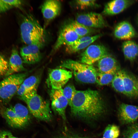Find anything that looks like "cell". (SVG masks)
Listing matches in <instances>:
<instances>
[{"instance_id": "obj_14", "label": "cell", "mask_w": 138, "mask_h": 138, "mask_svg": "<svg viewBox=\"0 0 138 138\" xmlns=\"http://www.w3.org/2000/svg\"><path fill=\"white\" fill-rule=\"evenodd\" d=\"M124 95L131 98H138V79L134 75L122 70Z\"/></svg>"}, {"instance_id": "obj_22", "label": "cell", "mask_w": 138, "mask_h": 138, "mask_svg": "<svg viewBox=\"0 0 138 138\" xmlns=\"http://www.w3.org/2000/svg\"><path fill=\"white\" fill-rule=\"evenodd\" d=\"M3 116L8 124L14 128H21L19 120L13 107L6 108L3 112Z\"/></svg>"}, {"instance_id": "obj_21", "label": "cell", "mask_w": 138, "mask_h": 138, "mask_svg": "<svg viewBox=\"0 0 138 138\" xmlns=\"http://www.w3.org/2000/svg\"><path fill=\"white\" fill-rule=\"evenodd\" d=\"M13 108L17 116L21 128L25 127L30 120L28 109L25 106L20 103L16 104Z\"/></svg>"}, {"instance_id": "obj_9", "label": "cell", "mask_w": 138, "mask_h": 138, "mask_svg": "<svg viewBox=\"0 0 138 138\" xmlns=\"http://www.w3.org/2000/svg\"><path fill=\"white\" fill-rule=\"evenodd\" d=\"M75 20L91 28H102L108 25L101 14L93 12L77 14Z\"/></svg>"}, {"instance_id": "obj_36", "label": "cell", "mask_w": 138, "mask_h": 138, "mask_svg": "<svg viewBox=\"0 0 138 138\" xmlns=\"http://www.w3.org/2000/svg\"><path fill=\"white\" fill-rule=\"evenodd\" d=\"M7 138H19L13 136L12 133L8 131H7Z\"/></svg>"}, {"instance_id": "obj_2", "label": "cell", "mask_w": 138, "mask_h": 138, "mask_svg": "<svg viewBox=\"0 0 138 138\" xmlns=\"http://www.w3.org/2000/svg\"><path fill=\"white\" fill-rule=\"evenodd\" d=\"M20 29L22 41L26 45L34 44L41 48L45 44L46 34L44 30L32 15L23 16Z\"/></svg>"}, {"instance_id": "obj_28", "label": "cell", "mask_w": 138, "mask_h": 138, "mask_svg": "<svg viewBox=\"0 0 138 138\" xmlns=\"http://www.w3.org/2000/svg\"><path fill=\"white\" fill-rule=\"evenodd\" d=\"M123 138H138V123L129 125L123 133Z\"/></svg>"}, {"instance_id": "obj_33", "label": "cell", "mask_w": 138, "mask_h": 138, "mask_svg": "<svg viewBox=\"0 0 138 138\" xmlns=\"http://www.w3.org/2000/svg\"><path fill=\"white\" fill-rule=\"evenodd\" d=\"M11 8L3 0H0V13L5 12Z\"/></svg>"}, {"instance_id": "obj_4", "label": "cell", "mask_w": 138, "mask_h": 138, "mask_svg": "<svg viewBox=\"0 0 138 138\" xmlns=\"http://www.w3.org/2000/svg\"><path fill=\"white\" fill-rule=\"evenodd\" d=\"M24 101L30 112L36 119L47 122L51 120L52 116L49 102L37 93Z\"/></svg>"}, {"instance_id": "obj_13", "label": "cell", "mask_w": 138, "mask_h": 138, "mask_svg": "<svg viewBox=\"0 0 138 138\" xmlns=\"http://www.w3.org/2000/svg\"><path fill=\"white\" fill-rule=\"evenodd\" d=\"M40 48L34 44L26 45L21 47L20 53L23 63L32 64L39 61L41 58Z\"/></svg>"}, {"instance_id": "obj_12", "label": "cell", "mask_w": 138, "mask_h": 138, "mask_svg": "<svg viewBox=\"0 0 138 138\" xmlns=\"http://www.w3.org/2000/svg\"><path fill=\"white\" fill-rule=\"evenodd\" d=\"M118 117L122 124H131L138 118V106L123 103L121 104L118 112Z\"/></svg>"}, {"instance_id": "obj_29", "label": "cell", "mask_w": 138, "mask_h": 138, "mask_svg": "<svg viewBox=\"0 0 138 138\" xmlns=\"http://www.w3.org/2000/svg\"><path fill=\"white\" fill-rule=\"evenodd\" d=\"M76 91L74 85L71 84H68L63 89V94L67 99L68 104L70 106Z\"/></svg>"}, {"instance_id": "obj_24", "label": "cell", "mask_w": 138, "mask_h": 138, "mask_svg": "<svg viewBox=\"0 0 138 138\" xmlns=\"http://www.w3.org/2000/svg\"><path fill=\"white\" fill-rule=\"evenodd\" d=\"M120 68L107 73H100L98 72L96 83L100 85H108L112 83L117 72Z\"/></svg>"}, {"instance_id": "obj_10", "label": "cell", "mask_w": 138, "mask_h": 138, "mask_svg": "<svg viewBox=\"0 0 138 138\" xmlns=\"http://www.w3.org/2000/svg\"><path fill=\"white\" fill-rule=\"evenodd\" d=\"M50 96L52 109L64 120H65V110L68 102L63 94L62 88L51 89L50 93Z\"/></svg>"}, {"instance_id": "obj_6", "label": "cell", "mask_w": 138, "mask_h": 138, "mask_svg": "<svg viewBox=\"0 0 138 138\" xmlns=\"http://www.w3.org/2000/svg\"><path fill=\"white\" fill-rule=\"evenodd\" d=\"M80 38L71 27L69 21L66 22L60 27L52 51L55 52L62 46L66 47L72 45Z\"/></svg>"}, {"instance_id": "obj_25", "label": "cell", "mask_w": 138, "mask_h": 138, "mask_svg": "<svg viewBox=\"0 0 138 138\" xmlns=\"http://www.w3.org/2000/svg\"><path fill=\"white\" fill-rule=\"evenodd\" d=\"M112 86L117 91L124 94L122 70H119L116 73L112 82Z\"/></svg>"}, {"instance_id": "obj_8", "label": "cell", "mask_w": 138, "mask_h": 138, "mask_svg": "<svg viewBox=\"0 0 138 138\" xmlns=\"http://www.w3.org/2000/svg\"><path fill=\"white\" fill-rule=\"evenodd\" d=\"M72 76L71 71L61 68L50 70L46 80L51 89H59L66 83Z\"/></svg>"}, {"instance_id": "obj_26", "label": "cell", "mask_w": 138, "mask_h": 138, "mask_svg": "<svg viewBox=\"0 0 138 138\" xmlns=\"http://www.w3.org/2000/svg\"><path fill=\"white\" fill-rule=\"evenodd\" d=\"M97 39L95 38L86 42L75 43L65 47V51L68 54L75 53L88 47Z\"/></svg>"}, {"instance_id": "obj_34", "label": "cell", "mask_w": 138, "mask_h": 138, "mask_svg": "<svg viewBox=\"0 0 138 138\" xmlns=\"http://www.w3.org/2000/svg\"><path fill=\"white\" fill-rule=\"evenodd\" d=\"M7 131H3L0 133V138H7Z\"/></svg>"}, {"instance_id": "obj_5", "label": "cell", "mask_w": 138, "mask_h": 138, "mask_svg": "<svg viewBox=\"0 0 138 138\" xmlns=\"http://www.w3.org/2000/svg\"><path fill=\"white\" fill-rule=\"evenodd\" d=\"M26 73L14 74L0 82V98L5 103L9 102L17 93L27 76Z\"/></svg>"}, {"instance_id": "obj_1", "label": "cell", "mask_w": 138, "mask_h": 138, "mask_svg": "<svg viewBox=\"0 0 138 138\" xmlns=\"http://www.w3.org/2000/svg\"><path fill=\"white\" fill-rule=\"evenodd\" d=\"M75 117L86 120L95 119L103 114L105 107L97 91L90 89L77 90L70 106Z\"/></svg>"}, {"instance_id": "obj_7", "label": "cell", "mask_w": 138, "mask_h": 138, "mask_svg": "<svg viewBox=\"0 0 138 138\" xmlns=\"http://www.w3.org/2000/svg\"><path fill=\"white\" fill-rule=\"evenodd\" d=\"M109 55L108 49L104 45L92 44L88 47L82 53L80 62L91 65L101 58Z\"/></svg>"}, {"instance_id": "obj_19", "label": "cell", "mask_w": 138, "mask_h": 138, "mask_svg": "<svg viewBox=\"0 0 138 138\" xmlns=\"http://www.w3.org/2000/svg\"><path fill=\"white\" fill-rule=\"evenodd\" d=\"M116 60L110 55L98 61L97 72L100 73L108 72L119 68Z\"/></svg>"}, {"instance_id": "obj_3", "label": "cell", "mask_w": 138, "mask_h": 138, "mask_svg": "<svg viewBox=\"0 0 138 138\" xmlns=\"http://www.w3.org/2000/svg\"><path fill=\"white\" fill-rule=\"evenodd\" d=\"M59 67L70 70L77 81L86 83H96L98 72L92 65L67 59L62 61Z\"/></svg>"}, {"instance_id": "obj_32", "label": "cell", "mask_w": 138, "mask_h": 138, "mask_svg": "<svg viewBox=\"0 0 138 138\" xmlns=\"http://www.w3.org/2000/svg\"><path fill=\"white\" fill-rule=\"evenodd\" d=\"M3 1L12 7H19L22 3V1L19 0H3Z\"/></svg>"}, {"instance_id": "obj_15", "label": "cell", "mask_w": 138, "mask_h": 138, "mask_svg": "<svg viewBox=\"0 0 138 138\" xmlns=\"http://www.w3.org/2000/svg\"><path fill=\"white\" fill-rule=\"evenodd\" d=\"M61 9V2L57 0L45 1L41 6V10L44 18L50 21L55 18L60 14Z\"/></svg>"}, {"instance_id": "obj_23", "label": "cell", "mask_w": 138, "mask_h": 138, "mask_svg": "<svg viewBox=\"0 0 138 138\" xmlns=\"http://www.w3.org/2000/svg\"><path fill=\"white\" fill-rule=\"evenodd\" d=\"M69 22L73 29L80 37L87 36L94 31L92 28L88 27L75 20Z\"/></svg>"}, {"instance_id": "obj_27", "label": "cell", "mask_w": 138, "mask_h": 138, "mask_svg": "<svg viewBox=\"0 0 138 138\" xmlns=\"http://www.w3.org/2000/svg\"><path fill=\"white\" fill-rule=\"evenodd\" d=\"M120 134L119 127L114 124H109L105 128L102 138H117Z\"/></svg>"}, {"instance_id": "obj_30", "label": "cell", "mask_w": 138, "mask_h": 138, "mask_svg": "<svg viewBox=\"0 0 138 138\" xmlns=\"http://www.w3.org/2000/svg\"><path fill=\"white\" fill-rule=\"evenodd\" d=\"M75 1L77 7L81 9L97 6L96 0H78Z\"/></svg>"}, {"instance_id": "obj_11", "label": "cell", "mask_w": 138, "mask_h": 138, "mask_svg": "<svg viewBox=\"0 0 138 138\" xmlns=\"http://www.w3.org/2000/svg\"><path fill=\"white\" fill-rule=\"evenodd\" d=\"M39 83L38 77L31 76L26 78L20 85L17 94L19 97L24 101L25 99L37 94Z\"/></svg>"}, {"instance_id": "obj_20", "label": "cell", "mask_w": 138, "mask_h": 138, "mask_svg": "<svg viewBox=\"0 0 138 138\" xmlns=\"http://www.w3.org/2000/svg\"><path fill=\"white\" fill-rule=\"evenodd\" d=\"M122 49L125 60L131 62L134 61L138 56V44L131 40L124 42Z\"/></svg>"}, {"instance_id": "obj_18", "label": "cell", "mask_w": 138, "mask_h": 138, "mask_svg": "<svg viewBox=\"0 0 138 138\" xmlns=\"http://www.w3.org/2000/svg\"><path fill=\"white\" fill-rule=\"evenodd\" d=\"M23 62L21 58L15 48L12 50L8 62V70L5 76H8L19 72L25 71Z\"/></svg>"}, {"instance_id": "obj_35", "label": "cell", "mask_w": 138, "mask_h": 138, "mask_svg": "<svg viewBox=\"0 0 138 138\" xmlns=\"http://www.w3.org/2000/svg\"><path fill=\"white\" fill-rule=\"evenodd\" d=\"M58 138H87L85 137H78L69 136H62Z\"/></svg>"}, {"instance_id": "obj_31", "label": "cell", "mask_w": 138, "mask_h": 138, "mask_svg": "<svg viewBox=\"0 0 138 138\" xmlns=\"http://www.w3.org/2000/svg\"><path fill=\"white\" fill-rule=\"evenodd\" d=\"M8 68V62L0 54V76L5 75Z\"/></svg>"}, {"instance_id": "obj_16", "label": "cell", "mask_w": 138, "mask_h": 138, "mask_svg": "<svg viewBox=\"0 0 138 138\" xmlns=\"http://www.w3.org/2000/svg\"><path fill=\"white\" fill-rule=\"evenodd\" d=\"M135 2L134 0H115L108 2L102 12L103 15L111 16L119 14Z\"/></svg>"}, {"instance_id": "obj_17", "label": "cell", "mask_w": 138, "mask_h": 138, "mask_svg": "<svg viewBox=\"0 0 138 138\" xmlns=\"http://www.w3.org/2000/svg\"><path fill=\"white\" fill-rule=\"evenodd\" d=\"M114 37L123 40H129L135 37L136 33L131 24L126 21L118 23L114 31Z\"/></svg>"}, {"instance_id": "obj_37", "label": "cell", "mask_w": 138, "mask_h": 138, "mask_svg": "<svg viewBox=\"0 0 138 138\" xmlns=\"http://www.w3.org/2000/svg\"><path fill=\"white\" fill-rule=\"evenodd\" d=\"M137 23H138V20H137Z\"/></svg>"}]
</instances>
